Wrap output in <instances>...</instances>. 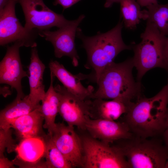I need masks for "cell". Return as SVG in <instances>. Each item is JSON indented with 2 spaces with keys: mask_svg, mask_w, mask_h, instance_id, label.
<instances>
[{
  "mask_svg": "<svg viewBox=\"0 0 168 168\" xmlns=\"http://www.w3.org/2000/svg\"><path fill=\"white\" fill-rule=\"evenodd\" d=\"M123 22L119 21L113 29L105 33L98 32L92 36H87L78 27L77 37L82 41V47L86 50L87 60L86 68L92 72L83 75V79H89L97 82L104 68L114 62L117 55L124 50L130 49L131 47L124 42L122 36Z\"/></svg>",
  "mask_w": 168,
  "mask_h": 168,
  "instance_id": "2",
  "label": "cell"
},
{
  "mask_svg": "<svg viewBox=\"0 0 168 168\" xmlns=\"http://www.w3.org/2000/svg\"><path fill=\"white\" fill-rule=\"evenodd\" d=\"M39 136L23 139L17 145L15 152V165L21 168H45V136Z\"/></svg>",
  "mask_w": 168,
  "mask_h": 168,
  "instance_id": "13",
  "label": "cell"
},
{
  "mask_svg": "<svg viewBox=\"0 0 168 168\" xmlns=\"http://www.w3.org/2000/svg\"><path fill=\"white\" fill-rule=\"evenodd\" d=\"M88 100L89 114L92 119H103L115 121L125 114L132 102L119 99L105 100L99 98Z\"/></svg>",
  "mask_w": 168,
  "mask_h": 168,
  "instance_id": "16",
  "label": "cell"
},
{
  "mask_svg": "<svg viewBox=\"0 0 168 168\" xmlns=\"http://www.w3.org/2000/svg\"><path fill=\"white\" fill-rule=\"evenodd\" d=\"M119 3L123 23L126 28L134 29L141 20H146L145 10H141L136 0H120Z\"/></svg>",
  "mask_w": 168,
  "mask_h": 168,
  "instance_id": "21",
  "label": "cell"
},
{
  "mask_svg": "<svg viewBox=\"0 0 168 168\" xmlns=\"http://www.w3.org/2000/svg\"><path fill=\"white\" fill-rule=\"evenodd\" d=\"M85 17L84 15H81L76 19L70 21L68 24L56 31L46 30L39 32L40 36L52 43L56 57L60 58L63 56L69 57L75 67L78 65L79 59L75 48V37L78 26Z\"/></svg>",
  "mask_w": 168,
  "mask_h": 168,
  "instance_id": "9",
  "label": "cell"
},
{
  "mask_svg": "<svg viewBox=\"0 0 168 168\" xmlns=\"http://www.w3.org/2000/svg\"><path fill=\"white\" fill-rule=\"evenodd\" d=\"M15 165L12 160H9L5 156L0 157V168H13Z\"/></svg>",
  "mask_w": 168,
  "mask_h": 168,
  "instance_id": "26",
  "label": "cell"
},
{
  "mask_svg": "<svg viewBox=\"0 0 168 168\" xmlns=\"http://www.w3.org/2000/svg\"><path fill=\"white\" fill-rule=\"evenodd\" d=\"M83 149L82 167L85 168H128V164L119 147L91 136L82 139Z\"/></svg>",
  "mask_w": 168,
  "mask_h": 168,
  "instance_id": "6",
  "label": "cell"
},
{
  "mask_svg": "<svg viewBox=\"0 0 168 168\" xmlns=\"http://www.w3.org/2000/svg\"><path fill=\"white\" fill-rule=\"evenodd\" d=\"M141 41L133 47L134 66L137 71L139 81L149 70L156 67L167 69L165 56L167 37L161 34L152 24L147 22Z\"/></svg>",
  "mask_w": 168,
  "mask_h": 168,
  "instance_id": "4",
  "label": "cell"
},
{
  "mask_svg": "<svg viewBox=\"0 0 168 168\" xmlns=\"http://www.w3.org/2000/svg\"><path fill=\"white\" fill-rule=\"evenodd\" d=\"M168 83L154 96L138 97L125 114V122L137 137L147 138L162 134L168 111Z\"/></svg>",
  "mask_w": 168,
  "mask_h": 168,
  "instance_id": "1",
  "label": "cell"
},
{
  "mask_svg": "<svg viewBox=\"0 0 168 168\" xmlns=\"http://www.w3.org/2000/svg\"><path fill=\"white\" fill-rule=\"evenodd\" d=\"M40 105L34 104L28 95L22 98L16 97L12 102L1 111L0 128H11L10 124L13 121L29 113Z\"/></svg>",
  "mask_w": 168,
  "mask_h": 168,
  "instance_id": "19",
  "label": "cell"
},
{
  "mask_svg": "<svg viewBox=\"0 0 168 168\" xmlns=\"http://www.w3.org/2000/svg\"><path fill=\"white\" fill-rule=\"evenodd\" d=\"M85 129L91 137L108 143L119 139H129L133 137V133L125 122L89 118Z\"/></svg>",
  "mask_w": 168,
  "mask_h": 168,
  "instance_id": "14",
  "label": "cell"
},
{
  "mask_svg": "<svg viewBox=\"0 0 168 168\" xmlns=\"http://www.w3.org/2000/svg\"><path fill=\"white\" fill-rule=\"evenodd\" d=\"M44 119L40 110V105L29 113L13 121L11 128L15 131L17 138L20 141L33 137L44 136L43 121Z\"/></svg>",
  "mask_w": 168,
  "mask_h": 168,
  "instance_id": "17",
  "label": "cell"
},
{
  "mask_svg": "<svg viewBox=\"0 0 168 168\" xmlns=\"http://www.w3.org/2000/svg\"><path fill=\"white\" fill-rule=\"evenodd\" d=\"M55 77L50 72V85L40 105V110L44 121L43 128L47 130L49 134L51 133L55 126V120L58 113L60 102L59 95L53 86Z\"/></svg>",
  "mask_w": 168,
  "mask_h": 168,
  "instance_id": "20",
  "label": "cell"
},
{
  "mask_svg": "<svg viewBox=\"0 0 168 168\" xmlns=\"http://www.w3.org/2000/svg\"><path fill=\"white\" fill-rule=\"evenodd\" d=\"M162 135L165 145L168 150V111L167 115L166 128Z\"/></svg>",
  "mask_w": 168,
  "mask_h": 168,
  "instance_id": "28",
  "label": "cell"
},
{
  "mask_svg": "<svg viewBox=\"0 0 168 168\" xmlns=\"http://www.w3.org/2000/svg\"><path fill=\"white\" fill-rule=\"evenodd\" d=\"M81 0H55L53 4L56 6L58 4L61 5L63 10L70 7Z\"/></svg>",
  "mask_w": 168,
  "mask_h": 168,
  "instance_id": "25",
  "label": "cell"
},
{
  "mask_svg": "<svg viewBox=\"0 0 168 168\" xmlns=\"http://www.w3.org/2000/svg\"><path fill=\"white\" fill-rule=\"evenodd\" d=\"M146 8L147 22L153 24L161 34L166 36L168 35V3H157Z\"/></svg>",
  "mask_w": 168,
  "mask_h": 168,
  "instance_id": "22",
  "label": "cell"
},
{
  "mask_svg": "<svg viewBox=\"0 0 168 168\" xmlns=\"http://www.w3.org/2000/svg\"><path fill=\"white\" fill-rule=\"evenodd\" d=\"M49 134L73 167H82V140L75 131L74 127L66 125L63 123H56L51 133Z\"/></svg>",
  "mask_w": 168,
  "mask_h": 168,
  "instance_id": "11",
  "label": "cell"
},
{
  "mask_svg": "<svg viewBox=\"0 0 168 168\" xmlns=\"http://www.w3.org/2000/svg\"><path fill=\"white\" fill-rule=\"evenodd\" d=\"M17 2V0H9L0 10V45L20 42L26 47H36L35 40L39 31L30 30L22 26L16 14Z\"/></svg>",
  "mask_w": 168,
  "mask_h": 168,
  "instance_id": "7",
  "label": "cell"
},
{
  "mask_svg": "<svg viewBox=\"0 0 168 168\" xmlns=\"http://www.w3.org/2000/svg\"><path fill=\"white\" fill-rule=\"evenodd\" d=\"M9 1V0H0V10L5 7Z\"/></svg>",
  "mask_w": 168,
  "mask_h": 168,
  "instance_id": "31",
  "label": "cell"
},
{
  "mask_svg": "<svg viewBox=\"0 0 168 168\" xmlns=\"http://www.w3.org/2000/svg\"><path fill=\"white\" fill-rule=\"evenodd\" d=\"M54 88L59 95L58 113L63 119L69 126L85 129L86 121L90 118L88 99H80L63 86L57 84Z\"/></svg>",
  "mask_w": 168,
  "mask_h": 168,
  "instance_id": "10",
  "label": "cell"
},
{
  "mask_svg": "<svg viewBox=\"0 0 168 168\" xmlns=\"http://www.w3.org/2000/svg\"><path fill=\"white\" fill-rule=\"evenodd\" d=\"M16 145L12 136L11 128H0V157L4 156L6 149L8 153L15 152Z\"/></svg>",
  "mask_w": 168,
  "mask_h": 168,
  "instance_id": "24",
  "label": "cell"
},
{
  "mask_svg": "<svg viewBox=\"0 0 168 168\" xmlns=\"http://www.w3.org/2000/svg\"><path fill=\"white\" fill-rule=\"evenodd\" d=\"M134 67L133 58L106 66L101 72L96 82L98 88L91 99H119L130 102L140 96L139 82H135L132 73Z\"/></svg>",
  "mask_w": 168,
  "mask_h": 168,
  "instance_id": "3",
  "label": "cell"
},
{
  "mask_svg": "<svg viewBox=\"0 0 168 168\" xmlns=\"http://www.w3.org/2000/svg\"><path fill=\"white\" fill-rule=\"evenodd\" d=\"M30 63L28 67L30 93L29 96L32 103L38 105L46 93L43 75L45 67L40 60L36 47L32 48Z\"/></svg>",
  "mask_w": 168,
  "mask_h": 168,
  "instance_id": "18",
  "label": "cell"
},
{
  "mask_svg": "<svg viewBox=\"0 0 168 168\" xmlns=\"http://www.w3.org/2000/svg\"><path fill=\"white\" fill-rule=\"evenodd\" d=\"M44 156L46 168H71L72 166L58 148L48 134L45 136Z\"/></svg>",
  "mask_w": 168,
  "mask_h": 168,
  "instance_id": "23",
  "label": "cell"
},
{
  "mask_svg": "<svg viewBox=\"0 0 168 168\" xmlns=\"http://www.w3.org/2000/svg\"><path fill=\"white\" fill-rule=\"evenodd\" d=\"M20 42L8 46L6 53L0 63V83L10 85L17 92L16 97H24L21 84V80L28 77L23 68L19 54V49L23 46Z\"/></svg>",
  "mask_w": 168,
  "mask_h": 168,
  "instance_id": "12",
  "label": "cell"
},
{
  "mask_svg": "<svg viewBox=\"0 0 168 168\" xmlns=\"http://www.w3.org/2000/svg\"><path fill=\"white\" fill-rule=\"evenodd\" d=\"M128 139L121 149L129 168H165L168 150L160 141L137 137Z\"/></svg>",
  "mask_w": 168,
  "mask_h": 168,
  "instance_id": "5",
  "label": "cell"
},
{
  "mask_svg": "<svg viewBox=\"0 0 168 168\" xmlns=\"http://www.w3.org/2000/svg\"><path fill=\"white\" fill-rule=\"evenodd\" d=\"M49 66L50 72L71 93L82 100L91 99L94 91V87L83 86L78 74L73 75L56 60H51Z\"/></svg>",
  "mask_w": 168,
  "mask_h": 168,
  "instance_id": "15",
  "label": "cell"
},
{
  "mask_svg": "<svg viewBox=\"0 0 168 168\" xmlns=\"http://www.w3.org/2000/svg\"><path fill=\"white\" fill-rule=\"evenodd\" d=\"M17 2L21 5L25 16L24 27L29 30L39 32L54 26L59 28L70 21L51 10L43 0H17Z\"/></svg>",
  "mask_w": 168,
  "mask_h": 168,
  "instance_id": "8",
  "label": "cell"
},
{
  "mask_svg": "<svg viewBox=\"0 0 168 168\" xmlns=\"http://www.w3.org/2000/svg\"><path fill=\"white\" fill-rule=\"evenodd\" d=\"M120 0H106L104 4V7L108 8L111 7L114 3H119Z\"/></svg>",
  "mask_w": 168,
  "mask_h": 168,
  "instance_id": "30",
  "label": "cell"
},
{
  "mask_svg": "<svg viewBox=\"0 0 168 168\" xmlns=\"http://www.w3.org/2000/svg\"><path fill=\"white\" fill-rule=\"evenodd\" d=\"M141 7H147L158 3L157 0H136Z\"/></svg>",
  "mask_w": 168,
  "mask_h": 168,
  "instance_id": "27",
  "label": "cell"
},
{
  "mask_svg": "<svg viewBox=\"0 0 168 168\" xmlns=\"http://www.w3.org/2000/svg\"><path fill=\"white\" fill-rule=\"evenodd\" d=\"M165 56L168 70V37H167L165 47Z\"/></svg>",
  "mask_w": 168,
  "mask_h": 168,
  "instance_id": "29",
  "label": "cell"
},
{
  "mask_svg": "<svg viewBox=\"0 0 168 168\" xmlns=\"http://www.w3.org/2000/svg\"><path fill=\"white\" fill-rule=\"evenodd\" d=\"M165 168H168V158L165 165Z\"/></svg>",
  "mask_w": 168,
  "mask_h": 168,
  "instance_id": "32",
  "label": "cell"
}]
</instances>
